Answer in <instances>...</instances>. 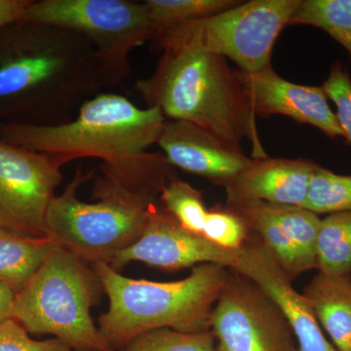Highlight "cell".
<instances>
[{
    "instance_id": "cell-1",
    "label": "cell",
    "mask_w": 351,
    "mask_h": 351,
    "mask_svg": "<svg viewBox=\"0 0 351 351\" xmlns=\"http://www.w3.org/2000/svg\"><path fill=\"white\" fill-rule=\"evenodd\" d=\"M101 172L92 189L96 202L77 197L95 175L80 167L63 193L51 200L44 221L46 237L90 265H110L140 239L152 206L176 177L164 154L147 152L103 162Z\"/></svg>"
},
{
    "instance_id": "cell-2",
    "label": "cell",
    "mask_w": 351,
    "mask_h": 351,
    "mask_svg": "<svg viewBox=\"0 0 351 351\" xmlns=\"http://www.w3.org/2000/svg\"><path fill=\"white\" fill-rule=\"evenodd\" d=\"M154 43L162 50L156 71L136 84L149 108L195 124L240 151L248 141L252 158L269 156L237 69L205 49L191 23L164 32Z\"/></svg>"
},
{
    "instance_id": "cell-3",
    "label": "cell",
    "mask_w": 351,
    "mask_h": 351,
    "mask_svg": "<svg viewBox=\"0 0 351 351\" xmlns=\"http://www.w3.org/2000/svg\"><path fill=\"white\" fill-rule=\"evenodd\" d=\"M20 24L0 53V104L20 101L32 125L66 123L101 87L96 48L71 29Z\"/></svg>"
},
{
    "instance_id": "cell-4",
    "label": "cell",
    "mask_w": 351,
    "mask_h": 351,
    "mask_svg": "<svg viewBox=\"0 0 351 351\" xmlns=\"http://www.w3.org/2000/svg\"><path fill=\"white\" fill-rule=\"evenodd\" d=\"M110 306L99 317V330L113 350L152 330L211 331L212 311L228 279V267L215 263L193 267L186 278L154 282L121 276L108 263L92 265Z\"/></svg>"
},
{
    "instance_id": "cell-5",
    "label": "cell",
    "mask_w": 351,
    "mask_h": 351,
    "mask_svg": "<svg viewBox=\"0 0 351 351\" xmlns=\"http://www.w3.org/2000/svg\"><path fill=\"white\" fill-rule=\"evenodd\" d=\"M165 121L159 108L143 110L126 97L106 93L85 101L75 119L60 125L2 124L0 140L49 154L63 165L86 157L112 162L157 144Z\"/></svg>"
},
{
    "instance_id": "cell-6",
    "label": "cell",
    "mask_w": 351,
    "mask_h": 351,
    "mask_svg": "<svg viewBox=\"0 0 351 351\" xmlns=\"http://www.w3.org/2000/svg\"><path fill=\"white\" fill-rule=\"evenodd\" d=\"M103 293L92 265L56 243L40 269L15 295L10 318L29 334L52 335L75 351H117L90 314Z\"/></svg>"
},
{
    "instance_id": "cell-7",
    "label": "cell",
    "mask_w": 351,
    "mask_h": 351,
    "mask_svg": "<svg viewBox=\"0 0 351 351\" xmlns=\"http://www.w3.org/2000/svg\"><path fill=\"white\" fill-rule=\"evenodd\" d=\"M21 20L56 25L86 36L98 54L101 86L123 82L130 71L132 51L154 39L145 2L40 0L32 1Z\"/></svg>"
},
{
    "instance_id": "cell-8",
    "label": "cell",
    "mask_w": 351,
    "mask_h": 351,
    "mask_svg": "<svg viewBox=\"0 0 351 351\" xmlns=\"http://www.w3.org/2000/svg\"><path fill=\"white\" fill-rule=\"evenodd\" d=\"M217 351H299L282 309L248 277L228 270L211 315Z\"/></svg>"
},
{
    "instance_id": "cell-9",
    "label": "cell",
    "mask_w": 351,
    "mask_h": 351,
    "mask_svg": "<svg viewBox=\"0 0 351 351\" xmlns=\"http://www.w3.org/2000/svg\"><path fill=\"white\" fill-rule=\"evenodd\" d=\"M301 0H250L225 12L191 22L201 45L232 60L245 73L269 66L279 34L290 24Z\"/></svg>"
},
{
    "instance_id": "cell-10",
    "label": "cell",
    "mask_w": 351,
    "mask_h": 351,
    "mask_svg": "<svg viewBox=\"0 0 351 351\" xmlns=\"http://www.w3.org/2000/svg\"><path fill=\"white\" fill-rule=\"evenodd\" d=\"M63 166L49 154L0 140V225L46 237V212L63 180Z\"/></svg>"
},
{
    "instance_id": "cell-11",
    "label": "cell",
    "mask_w": 351,
    "mask_h": 351,
    "mask_svg": "<svg viewBox=\"0 0 351 351\" xmlns=\"http://www.w3.org/2000/svg\"><path fill=\"white\" fill-rule=\"evenodd\" d=\"M239 250L219 246L203 235L189 232L161 205L152 206L142 237L110 263L114 270L131 262L157 269L179 270L202 263H215L232 269Z\"/></svg>"
},
{
    "instance_id": "cell-12",
    "label": "cell",
    "mask_w": 351,
    "mask_h": 351,
    "mask_svg": "<svg viewBox=\"0 0 351 351\" xmlns=\"http://www.w3.org/2000/svg\"><path fill=\"white\" fill-rule=\"evenodd\" d=\"M233 210L291 280L316 269L319 215L301 206L265 202Z\"/></svg>"
},
{
    "instance_id": "cell-13",
    "label": "cell",
    "mask_w": 351,
    "mask_h": 351,
    "mask_svg": "<svg viewBox=\"0 0 351 351\" xmlns=\"http://www.w3.org/2000/svg\"><path fill=\"white\" fill-rule=\"evenodd\" d=\"M237 73L256 117L285 115L299 123L315 127L329 138H345L323 86L289 82L271 64L255 73H245L239 69Z\"/></svg>"
},
{
    "instance_id": "cell-14",
    "label": "cell",
    "mask_w": 351,
    "mask_h": 351,
    "mask_svg": "<svg viewBox=\"0 0 351 351\" xmlns=\"http://www.w3.org/2000/svg\"><path fill=\"white\" fill-rule=\"evenodd\" d=\"M230 269L250 278L277 302L292 327L299 351H339L325 337L304 295L256 237L251 235L239 249Z\"/></svg>"
},
{
    "instance_id": "cell-15",
    "label": "cell",
    "mask_w": 351,
    "mask_h": 351,
    "mask_svg": "<svg viewBox=\"0 0 351 351\" xmlns=\"http://www.w3.org/2000/svg\"><path fill=\"white\" fill-rule=\"evenodd\" d=\"M157 144L173 167L225 186L253 160L243 151L188 121H165Z\"/></svg>"
},
{
    "instance_id": "cell-16",
    "label": "cell",
    "mask_w": 351,
    "mask_h": 351,
    "mask_svg": "<svg viewBox=\"0 0 351 351\" xmlns=\"http://www.w3.org/2000/svg\"><path fill=\"white\" fill-rule=\"evenodd\" d=\"M317 166L304 158H253L225 186L226 205L232 209L258 202L302 207Z\"/></svg>"
},
{
    "instance_id": "cell-17",
    "label": "cell",
    "mask_w": 351,
    "mask_h": 351,
    "mask_svg": "<svg viewBox=\"0 0 351 351\" xmlns=\"http://www.w3.org/2000/svg\"><path fill=\"white\" fill-rule=\"evenodd\" d=\"M302 295L335 348L351 351V274L318 271Z\"/></svg>"
},
{
    "instance_id": "cell-18",
    "label": "cell",
    "mask_w": 351,
    "mask_h": 351,
    "mask_svg": "<svg viewBox=\"0 0 351 351\" xmlns=\"http://www.w3.org/2000/svg\"><path fill=\"white\" fill-rule=\"evenodd\" d=\"M56 242L0 226V284L18 294L29 282Z\"/></svg>"
},
{
    "instance_id": "cell-19",
    "label": "cell",
    "mask_w": 351,
    "mask_h": 351,
    "mask_svg": "<svg viewBox=\"0 0 351 351\" xmlns=\"http://www.w3.org/2000/svg\"><path fill=\"white\" fill-rule=\"evenodd\" d=\"M156 40L164 32L207 19L237 6V0H145Z\"/></svg>"
},
{
    "instance_id": "cell-20",
    "label": "cell",
    "mask_w": 351,
    "mask_h": 351,
    "mask_svg": "<svg viewBox=\"0 0 351 351\" xmlns=\"http://www.w3.org/2000/svg\"><path fill=\"white\" fill-rule=\"evenodd\" d=\"M316 269L351 274V212L329 214L321 219Z\"/></svg>"
},
{
    "instance_id": "cell-21",
    "label": "cell",
    "mask_w": 351,
    "mask_h": 351,
    "mask_svg": "<svg viewBox=\"0 0 351 351\" xmlns=\"http://www.w3.org/2000/svg\"><path fill=\"white\" fill-rule=\"evenodd\" d=\"M289 25L322 29L351 57V0H301Z\"/></svg>"
},
{
    "instance_id": "cell-22",
    "label": "cell",
    "mask_w": 351,
    "mask_h": 351,
    "mask_svg": "<svg viewBox=\"0 0 351 351\" xmlns=\"http://www.w3.org/2000/svg\"><path fill=\"white\" fill-rule=\"evenodd\" d=\"M313 213L351 212V175H339L318 165L302 206Z\"/></svg>"
},
{
    "instance_id": "cell-23",
    "label": "cell",
    "mask_w": 351,
    "mask_h": 351,
    "mask_svg": "<svg viewBox=\"0 0 351 351\" xmlns=\"http://www.w3.org/2000/svg\"><path fill=\"white\" fill-rule=\"evenodd\" d=\"M202 191L174 177L162 189L159 201L189 232L202 235L208 209Z\"/></svg>"
},
{
    "instance_id": "cell-24",
    "label": "cell",
    "mask_w": 351,
    "mask_h": 351,
    "mask_svg": "<svg viewBox=\"0 0 351 351\" xmlns=\"http://www.w3.org/2000/svg\"><path fill=\"white\" fill-rule=\"evenodd\" d=\"M121 351H217L212 331L182 332L162 328L132 339Z\"/></svg>"
},
{
    "instance_id": "cell-25",
    "label": "cell",
    "mask_w": 351,
    "mask_h": 351,
    "mask_svg": "<svg viewBox=\"0 0 351 351\" xmlns=\"http://www.w3.org/2000/svg\"><path fill=\"white\" fill-rule=\"evenodd\" d=\"M202 235L223 248L239 250L250 239L251 233L235 210L218 205L208 209Z\"/></svg>"
},
{
    "instance_id": "cell-26",
    "label": "cell",
    "mask_w": 351,
    "mask_h": 351,
    "mask_svg": "<svg viewBox=\"0 0 351 351\" xmlns=\"http://www.w3.org/2000/svg\"><path fill=\"white\" fill-rule=\"evenodd\" d=\"M328 98L335 104L336 117L343 136L351 143V80L343 64L336 62L323 84Z\"/></svg>"
},
{
    "instance_id": "cell-27",
    "label": "cell",
    "mask_w": 351,
    "mask_h": 351,
    "mask_svg": "<svg viewBox=\"0 0 351 351\" xmlns=\"http://www.w3.org/2000/svg\"><path fill=\"white\" fill-rule=\"evenodd\" d=\"M0 351H75L58 339H32L17 321L8 318L0 323Z\"/></svg>"
},
{
    "instance_id": "cell-28",
    "label": "cell",
    "mask_w": 351,
    "mask_h": 351,
    "mask_svg": "<svg viewBox=\"0 0 351 351\" xmlns=\"http://www.w3.org/2000/svg\"><path fill=\"white\" fill-rule=\"evenodd\" d=\"M32 0H0V29L22 19Z\"/></svg>"
},
{
    "instance_id": "cell-29",
    "label": "cell",
    "mask_w": 351,
    "mask_h": 351,
    "mask_svg": "<svg viewBox=\"0 0 351 351\" xmlns=\"http://www.w3.org/2000/svg\"><path fill=\"white\" fill-rule=\"evenodd\" d=\"M15 293L3 284H0V323L10 318Z\"/></svg>"
},
{
    "instance_id": "cell-30",
    "label": "cell",
    "mask_w": 351,
    "mask_h": 351,
    "mask_svg": "<svg viewBox=\"0 0 351 351\" xmlns=\"http://www.w3.org/2000/svg\"><path fill=\"white\" fill-rule=\"evenodd\" d=\"M0 226H1V225H0Z\"/></svg>"
}]
</instances>
